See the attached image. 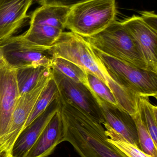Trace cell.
I'll list each match as a JSON object with an SVG mask.
<instances>
[{"mask_svg":"<svg viewBox=\"0 0 157 157\" xmlns=\"http://www.w3.org/2000/svg\"><path fill=\"white\" fill-rule=\"evenodd\" d=\"M58 101L64 142H69L81 157H128L108 142L101 123L61 95Z\"/></svg>","mask_w":157,"mask_h":157,"instance_id":"obj_1","label":"cell"},{"mask_svg":"<svg viewBox=\"0 0 157 157\" xmlns=\"http://www.w3.org/2000/svg\"><path fill=\"white\" fill-rule=\"evenodd\" d=\"M51 59L62 58L82 68L105 83L114 95L119 107L131 116L138 111L136 97L119 84L110 74L83 37L63 32L55 43L47 51Z\"/></svg>","mask_w":157,"mask_h":157,"instance_id":"obj_2","label":"cell"},{"mask_svg":"<svg viewBox=\"0 0 157 157\" xmlns=\"http://www.w3.org/2000/svg\"><path fill=\"white\" fill-rule=\"evenodd\" d=\"M83 38L90 46L102 53L149 71L138 47L121 22L114 20L99 33Z\"/></svg>","mask_w":157,"mask_h":157,"instance_id":"obj_3","label":"cell"},{"mask_svg":"<svg viewBox=\"0 0 157 157\" xmlns=\"http://www.w3.org/2000/svg\"><path fill=\"white\" fill-rule=\"evenodd\" d=\"M116 0H88L70 8L65 28L81 36L100 32L115 20Z\"/></svg>","mask_w":157,"mask_h":157,"instance_id":"obj_4","label":"cell"},{"mask_svg":"<svg viewBox=\"0 0 157 157\" xmlns=\"http://www.w3.org/2000/svg\"><path fill=\"white\" fill-rule=\"evenodd\" d=\"M92 47L103 65L119 84L135 96L157 98V73L127 64Z\"/></svg>","mask_w":157,"mask_h":157,"instance_id":"obj_5","label":"cell"},{"mask_svg":"<svg viewBox=\"0 0 157 157\" xmlns=\"http://www.w3.org/2000/svg\"><path fill=\"white\" fill-rule=\"evenodd\" d=\"M52 78L51 69L34 88L19 96L12 114L7 133L4 139L2 148L3 157L9 156L12 147L24 129L37 100Z\"/></svg>","mask_w":157,"mask_h":157,"instance_id":"obj_6","label":"cell"},{"mask_svg":"<svg viewBox=\"0 0 157 157\" xmlns=\"http://www.w3.org/2000/svg\"><path fill=\"white\" fill-rule=\"evenodd\" d=\"M1 46L6 63L14 69L39 66L51 68V58L47 50L28 42L21 35L13 36Z\"/></svg>","mask_w":157,"mask_h":157,"instance_id":"obj_7","label":"cell"},{"mask_svg":"<svg viewBox=\"0 0 157 157\" xmlns=\"http://www.w3.org/2000/svg\"><path fill=\"white\" fill-rule=\"evenodd\" d=\"M52 71L59 94L103 124L104 120L101 109L91 90L84 84L73 81L52 69Z\"/></svg>","mask_w":157,"mask_h":157,"instance_id":"obj_8","label":"cell"},{"mask_svg":"<svg viewBox=\"0 0 157 157\" xmlns=\"http://www.w3.org/2000/svg\"><path fill=\"white\" fill-rule=\"evenodd\" d=\"M121 22L138 47L148 71L157 73V29L141 16L133 15Z\"/></svg>","mask_w":157,"mask_h":157,"instance_id":"obj_9","label":"cell"},{"mask_svg":"<svg viewBox=\"0 0 157 157\" xmlns=\"http://www.w3.org/2000/svg\"><path fill=\"white\" fill-rule=\"evenodd\" d=\"M19 97L16 69L8 64L0 67V152L2 154L4 139Z\"/></svg>","mask_w":157,"mask_h":157,"instance_id":"obj_10","label":"cell"},{"mask_svg":"<svg viewBox=\"0 0 157 157\" xmlns=\"http://www.w3.org/2000/svg\"><path fill=\"white\" fill-rule=\"evenodd\" d=\"M33 0H0V43L13 36L29 17Z\"/></svg>","mask_w":157,"mask_h":157,"instance_id":"obj_11","label":"cell"},{"mask_svg":"<svg viewBox=\"0 0 157 157\" xmlns=\"http://www.w3.org/2000/svg\"><path fill=\"white\" fill-rule=\"evenodd\" d=\"M58 108V97L42 114L23 129L15 141L9 156L6 157H26L45 126L57 112Z\"/></svg>","mask_w":157,"mask_h":157,"instance_id":"obj_12","label":"cell"},{"mask_svg":"<svg viewBox=\"0 0 157 157\" xmlns=\"http://www.w3.org/2000/svg\"><path fill=\"white\" fill-rule=\"evenodd\" d=\"M96 97L104 118L102 124H108L127 141L140 148L136 125L131 115L119 106Z\"/></svg>","mask_w":157,"mask_h":157,"instance_id":"obj_13","label":"cell"},{"mask_svg":"<svg viewBox=\"0 0 157 157\" xmlns=\"http://www.w3.org/2000/svg\"><path fill=\"white\" fill-rule=\"evenodd\" d=\"M64 142L63 126L59 111H57L26 157H47L54 151L56 147Z\"/></svg>","mask_w":157,"mask_h":157,"instance_id":"obj_14","label":"cell"},{"mask_svg":"<svg viewBox=\"0 0 157 157\" xmlns=\"http://www.w3.org/2000/svg\"><path fill=\"white\" fill-rule=\"evenodd\" d=\"M70 9L54 5H41L30 16L29 25L49 26L64 30Z\"/></svg>","mask_w":157,"mask_h":157,"instance_id":"obj_15","label":"cell"},{"mask_svg":"<svg viewBox=\"0 0 157 157\" xmlns=\"http://www.w3.org/2000/svg\"><path fill=\"white\" fill-rule=\"evenodd\" d=\"M63 30L49 26L29 25L22 37L28 42L48 50L58 40Z\"/></svg>","mask_w":157,"mask_h":157,"instance_id":"obj_16","label":"cell"},{"mask_svg":"<svg viewBox=\"0 0 157 157\" xmlns=\"http://www.w3.org/2000/svg\"><path fill=\"white\" fill-rule=\"evenodd\" d=\"M51 70L44 66L25 67L16 69V80L19 96L34 88Z\"/></svg>","mask_w":157,"mask_h":157,"instance_id":"obj_17","label":"cell"},{"mask_svg":"<svg viewBox=\"0 0 157 157\" xmlns=\"http://www.w3.org/2000/svg\"><path fill=\"white\" fill-rule=\"evenodd\" d=\"M51 68L71 80L82 83L90 89L87 73L73 63L62 58H52L51 59Z\"/></svg>","mask_w":157,"mask_h":157,"instance_id":"obj_18","label":"cell"},{"mask_svg":"<svg viewBox=\"0 0 157 157\" xmlns=\"http://www.w3.org/2000/svg\"><path fill=\"white\" fill-rule=\"evenodd\" d=\"M137 110L155 144L157 145V107L149 100V97L137 96Z\"/></svg>","mask_w":157,"mask_h":157,"instance_id":"obj_19","label":"cell"},{"mask_svg":"<svg viewBox=\"0 0 157 157\" xmlns=\"http://www.w3.org/2000/svg\"><path fill=\"white\" fill-rule=\"evenodd\" d=\"M58 87L52 77L37 100L24 128L42 114L53 101L58 98Z\"/></svg>","mask_w":157,"mask_h":157,"instance_id":"obj_20","label":"cell"},{"mask_svg":"<svg viewBox=\"0 0 157 157\" xmlns=\"http://www.w3.org/2000/svg\"><path fill=\"white\" fill-rule=\"evenodd\" d=\"M105 129L107 140L128 157H152L143 152L138 147L127 141L107 124H102Z\"/></svg>","mask_w":157,"mask_h":157,"instance_id":"obj_21","label":"cell"},{"mask_svg":"<svg viewBox=\"0 0 157 157\" xmlns=\"http://www.w3.org/2000/svg\"><path fill=\"white\" fill-rule=\"evenodd\" d=\"M131 116L136 125L141 150L152 157H157V145L146 127L139 112Z\"/></svg>","mask_w":157,"mask_h":157,"instance_id":"obj_22","label":"cell"},{"mask_svg":"<svg viewBox=\"0 0 157 157\" xmlns=\"http://www.w3.org/2000/svg\"><path fill=\"white\" fill-rule=\"evenodd\" d=\"M87 77L89 88L95 96L107 102L119 106L114 95L105 83L92 75L87 74Z\"/></svg>","mask_w":157,"mask_h":157,"instance_id":"obj_23","label":"cell"},{"mask_svg":"<svg viewBox=\"0 0 157 157\" xmlns=\"http://www.w3.org/2000/svg\"><path fill=\"white\" fill-rule=\"evenodd\" d=\"M41 5H54L71 8L74 6L88 0H36Z\"/></svg>","mask_w":157,"mask_h":157,"instance_id":"obj_24","label":"cell"},{"mask_svg":"<svg viewBox=\"0 0 157 157\" xmlns=\"http://www.w3.org/2000/svg\"><path fill=\"white\" fill-rule=\"evenodd\" d=\"M1 45L2 44L0 43V67H3L7 64L4 57L3 52Z\"/></svg>","mask_w":157,"mask_h":157,"instance_id":"obj_25","label":"cell"},{"mask_svg":"<svg viewBox=\"0 0 157 157\" xmlns=\"http://www.w3.org/2000/svg\"><path fill=\"white\" fill-rule=\"evenodd\" d=\"M2 157V153L0 152V157Z\"/></svg>","mask_w":157,"mask_h":157,"instance_id":"obj_26","label":"cell"},{"mask_svg":"<svg viewBox=\"0 0 157 157\" xmlns=\"http://www.w3.org/2000/svg\"></svg>","mask_w":157,"mask_h":157,"instance_id":"obj_27","label":"cell"}]
</instances>
